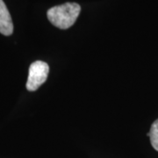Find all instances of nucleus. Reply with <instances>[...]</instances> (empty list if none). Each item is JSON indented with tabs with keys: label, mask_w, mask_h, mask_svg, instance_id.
<instances>
[{
	"label": "nucleus",
	"mask_w": 158,
	"mask_h": 158,
	"mask_svg": "<svg viewBox=\"0 0 158 158\" xmlns=\"http://www.w3.org/2000/svg\"><path fill=\"white\" fill-rule=\"evenodd\" d=\"M148 135L150 138V142L152 147L158 151V118L155 120V122L151 126V128Z\"/></svg>",
	"instance_id": "20e7f679"
},
{
	"label": "nucleus",
	"mask_w": 158,
	"mask_h": 158,
	"mask_svg": "<svg viewBox=\"0 0 158 158\" xmlns=\"http://www.w3.org/2000/svg\"><path fill=\"white\" fill-rule=\"evenodd\" d=\"M81 11V6L77 3H65L50 8L47 16L52 25L60 29H68L72 27Z\"/></svg>",
	"instance_id": "f257e3e1"
},
{
	"label": "nucleus",
	"mask_w": 158,
	"mask_h": 158,
	"mask_svg": "<svg viewBox=\"0 0 158 158\" xmlns=\"http://www.w3.org/2000/svg\"><path fill=\"white\" fill-rule=\"evenodd\" d=\"M48 73L49 66L47 62L42 61H36L33 62L29 67L27 89L29 91H34L37 90L40 85L45 83Z\"/></svg>",
	"instance_id": "f03ea898"
},
{
	"label": "nucleus",
	"mask_w": 158,
	"mask_h": 158,
	"mask_svg": "<svg viewBox=\"0 0 158 158\" xmlns=\"http://www.w3.org/2000/svg\"><path fill=\"white\" fill-rule=\"evenodd\" d=\"M0 33L6 36H9L13 33L11 14L3 0H0Z\"/></svg>",
	"instance_id": "7ed1b4c3"
}]
</instances>
